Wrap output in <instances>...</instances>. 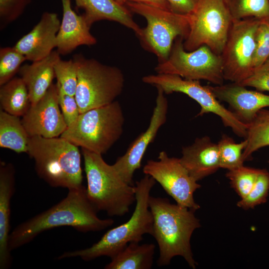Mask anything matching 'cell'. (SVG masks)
I'll return each instance as SVG.
<instances>
[{"label": "cell", "mask_w": 269, "mask_h": 269, "mask_svg": "<svg viewBox=\"0 0 269 269\" xmlns=\"http://www.w3.org/2000/svg\"><path fill=\"white\" fill-rule=\"evenodd\" d=\"M124 123L122 108L115 101L80 114L60 137L78 147L103 154L122 136Z\"/></svg>", "instance_id": "cell-6"}, {"label": "cell", "mask_w": 269, "mask_h": 269, "mask_svg": "<svg viewBox=\"0 0 269 269\" xmlns=\"http://www.w3.org/2000/svg\"><path fill=\"white\" fill-rule=\"evenodd\" d=\"M57 83L65 93L75 96L78 81L77 66L73 59L63 60L61 58L54 67Z\"/></svg>", "instance_id": "cell-31"}, {"label": "cell", "mask_w": 269, "mask_h": 269, "mask_svg": "<svg viewBox=\"0 0 269 269\" xmlns=\"http://www.w3.org/2000/svg\"><path fill=\"white\" fill-rule=\"evenodd\" d=\"M261 171L260 169L243 165L228 170L226 176L230 180L231 186L242 199L253 188Z\"/></svg>", "instance_id": "cell-29"}, {"label": "cell", "mask_w": 269, "mask_h": 269, "mask_svg": "<svg viewBox=\"0 0 269 269\" xmlns=\"http://www.w3.org/2000/svg\"><path fill=\"white\" fill-rule=\"evenodd\" d=\"M27 153L38 176L53 187L68 190L83 186L81 154L77 146L60 136H30Z\"/></svg>", "instance_id": "cell-4"}, {"label": "cell", "mask_w": 269, "mask_h": 269, "mask_svg": "<svg viewBox=\"0 0 269 269\" xmlns=\"http://www.w3.org/2000/svg\"><path fill=\"white\" fill-rule=\"evenodd\" d=\"M261 20H233L221 54L225 80L240 84L254 70L256 33Z\"/></svg>", "instance_id": "cell-12"}, {"label": "cell", "mask_w": 269, "mask_h": 269, "mask_svg": "<svg viewBox=\"0 0 269 269\" xmlns=\"http://www.w3.org/2000/svg\"><path fill=\"white\" fill-rule=\"evenodd\" d=\"M125 5L131 11L142 16L147 24L137 36L141 46L156 55L158 63L166 60L175 39L187 36L190 29V15L149 4L128 2Z\"/></svg>", "instance_id": "cell-8"}, {"label": "cell", "mask_w": 269, "mask_h": 269, "mask_svg": "<svg viewBox=\"0 0 269 269\" xmlns=\"http://www.w3.org/2000/svg\"><path fill=\"white\" fill-rule=\"evenodd\" d=\"M143 82L160 88L165 94L174 92L186 94L198 103L201 110L197 116L212 113L218 116L225 127L231 128L237 135L246 137L248 125L241 121L231 111L226 108L216 98L208 86H202L199 80L184 79L168 74H151L142 77Z\"/></svg>", "instance_id": "cell-11"}, {"label": "cell", "mask_w": 269, "mask_h": 269, "mask_svg": "<svg viewBox=\"0 0 269 269\" xmlns=\"http://www.w3.org/2000/svg\"><path fill=\"white\" fill-rule=\"evenodd\" d=\"M183 41L182 37L175 39L167 59L158 63L155 67L156 73L176 75L187 80H204L216 85H223L225 79L221 55L206 45L186 51Z\"/></svg>", "instance_id": "cell-10"}, {"label": "cell", "mask_w": 269, "mask_h": 269, "mask_svg": "<svg viewBox=\"0 0 269 269\" xmlns=\"http://www.w3.org/2000/svg\"><path fill=\"white\" fill-rule=\"evenodd\" d=\"M88 197L98 211L109 216L121 217L129 213L136 201L134 186L126 182L113 165L108 164L102 154L82 148Z\"/></svg>", "instance_id": "cell-5"}, {"label": "cell", "mask_w": 269, "mask_h": 269, "mask_svg": "<svg viewBox=\"0 0 269 269\" xmlns=\"http://www.w3.org/2000/svg\"><path fill=\"white\" fill-rule=\"evenodd\" d=\"M217 145L221 168L230 170L243 165L245 161L243 154L247 145L246 139L240 143H236L232 138L224 134Z\"/></svg>", "instance_id": "cell-28"}, {"label": "cell", "mask_w": 269, "mask_h": 269, "mask_svg": "<svg viewBox=\"0 0 269 269\" xmlns=\"http://www.w3.org/2000/svg\"><path fill=\"white\" fill-rule=\"evenodd\" d=\"M240 84L254 87L260 92H269V58Z\"/></svg>", "instance_id": "cell-36"}, {"label": "cell", "mask_w": 269, "mask_h": 269, "mask_svg": "<svg viewBox=\"0 0 269 269\" xmlns=\"http://www.w3.org/2000/svg\"><path fill=\"white\" fill-rule=\"evenodd\" d=\"M15 171L13 165L0 163V269L11 266L12 257L9 248L11 200L15 191Z\"/></svg>", "instance_id": "cell-19"}, {"label": "cell", "mask_w": 269, "mask_h": 269, "mask_svg": "<svg viewBox=\"0 0 269 269\" xmlns=\"http://www.w3.org/2000/svg\"><path fill=\"white\" fill-rule=\"evenodd\" d=\"M60 23L57 13L44 12L39 22L13 47L24 56L26 60L33 62L43 59L56 48Z\"/></svg>", "instance_id": "cell-16"}, {"label": "cell", "mask_w": 269, "mask_h": 269, "mask_svg": "<svg viewBox=\"0 0 269 269\" xmlns=\"http://www.w3.org/2000/svg\"><path fill=\"white\" fill-rule=\"evenodd\" d=\"M172 11L185 15L192 14L201 0H166Z\"/></svg>", "instance_id": "cell-37"}, {"label": "cell", "mask_w": 269, "mask_h": 269, "mask_svg": "<svg viewBox=\"0 0 269 269\" xmlns=\"http://www.w3.org/2000/svg\"><path fill=\"white\" fill-rule=\"evenodd\" d=\"M255 41L254 70L269 58V19L261 20L257 29Z\"/></svg>", "instance_id": "cell-33"}, {"label": "cell", "mask_w": 269, "mask_h": 269, "mask_svg": "<svg viewBox=\"0 0 269 269\" xmlns=\"http://www.w3.org/2000/svg\"><path fill=\"white\" fill-rule=\"evenodd\" d=\"M182 164L197 181L215 172L220 168L217 144L210 137L197 138L190 145L182 147Z\"/></svg>", "instance_id": "cell-20"}, {"label": "cell", "mask_w": 269, "mask_h": 269, "mask_svg": "<svg viewBox=\"0 0 269 269\" xmlns=\"http://www.w3.org/2000/svg\"><path fill=\"white\" fill-rule=\"evenodd\" d=\"M157 95L149 124L130 144L125 153L118 157L113 164L115 169L127 183L134 186V172L141 167V161L148 145L153 141L159 129L167 120L168 102L163 91L156 87Z\"/></svg>", "instance_id": "cell-14"}, {"label": "cell", "mask_w": 269, "mask_h": 269, "mask_svg": "<svg viewBox=\"0 0 269 269\" xmlns=\"http://www.w3.org/2000/svg\"><path fill=\"white\" fill-rule=\"evenodd\" d=\"M63 15L56 36V50L66 55L82 45L91 46L97 43L90 32L91 27L83 14L78 15L72 9L71 0H60Z\"/></svg>", "instance_id": "cell-18"}, {"label": "cell", "mask_w": 269, "mask_h": 269, "mask_svg": "<svg viewBox=\"0 0 269 269\" xmlns=\"http://www.w3.org/2000/svg\"><path fill=\"white\" fill-rule=\"evenodd\" d=\"M76 6L84 10L83 14L91 27L95 22L108 20L115 21L134 31L137 36L142 28L133 19L130 9L114 0H75Z\"/></svg>", "instance_id": "cell-22"}, {"label": "cell", "mask_w": 269, "mask_h": 269, "mask_svg": "<svg viewBox=\"0 0 269 269\" xmlns=\"http://www.w3.org/2000/svg\"><path fill=\"white\" fill-rule=\"evenodd\" d=\"M89 200L86 188L68 190L59 202L16 226L10 233L9 248L12 251L32 241L40 234L62 227H70L81 232H100L111 226L112 219H101Z\"/></svg>", "instance_id": "cell-1"}, {"label": "cell", "mask_w": 269, "mask_h": 269, "mask_svg": "<svg viewBox=\"0 0 269 269\" xmlns=\"http://www.w3.org/2000/svg\"><path fill=\"white\" fill-rule=\"evenodd\" d=\"M77 66L75 97L80 114L112 103L122 93L125 78L118 67L103 64L82 54L73 56Z\"/></svg>", "instance_id": "cell-7"}, {"label": "cell", "mask_w": 269, "mask_h": 269, "mask_svg": "<svg viewBox=\"0 0 269 269\" xmlns=\"http://www.w3.org/2000/svg\"><path fill=\"white\" fill-rule=\"evenodd\" d=\"M58 89L59 106L67 126L73 124L78 118L80 113L75 96L64 92L56 83Z\"/></svg>", "instance_id": "cell-35"}, {"label": "cell", "mask_w": 269, "mask_h": 269, "mask_svg": "<svg viewBox=\"0 0 269 269\" xmlns=\"http://www.w3.org/2000/svg\"><path fill=\"white\" fill-rule=\"evenodd\" d=\"M26 59L13 47L0 49V86L7 83L18 73Z\"/></svg>", "instance_id": "cell-30"}, {"label": "cell", "mask_w": 269, "mask_h": 269, "mask_svg": "<svg viewBox=\"0 0 269 269\" xmlns=\"http://www.w3.org/2000/svg\"><path fill=\"white\" fill-rule=\"evenodd\" d=\"M269 192V173L266 169H261L253 188L237 205L244 209L253 208L267 201Z\"/></svg>", "instance_id": "cell-32"}, {"label": "cell", "mask_w": 269, "mask_h": 269, "mask_svg": "<svg viewBox=\"0 0 269 269\" xmlns=\"http://www.w3.org/2000/svg\"><path fill=\"white\" fill-rule=\"evenodd\" d=\"M155 183L152 177L145 174L135 183V206L126 222L109 230L92 246L65 252L57 259L78 257L85 261H90L103 256L112 258L130 243H139L143 239L145 234L152 235L153 219L148 200Z\"/></svg>", "instance_id": "cell-3"}, {"label": "cell", "mask_w": 269, "mask_h": 269, "mask_svg": "<svg viewBox=\"0 0 269 269\" xmlns=\"http://www.w3.org/2000/svg\"><path fill=\"white\" fill-rule=\"evenodd\" d=\"M143 172L152 177L178 205L194 211L200 208L194 199V192L200 185L188 173L180 158L169 157L164 151L158 160H148Z\"/></svg>", "instance_id": "cell-13"}, {"label": "cell", "mask_w": 269, "mask_h": 269, "mask_svg": "<svg viewBox=\"0 0 269 269\" xmlns=\"http://www.w3.org/2000/svg\"><path fill=\"white\" fill-rule=\"evenodd\" d=\"M246 139L247 145L243 154L244 161L250 160L252 154L259 149L269 145V110H260L248 124Z\"/></svg>", "instance_id": "cell-26"}, {"label": "cell", "mask_w": 269, "mask_h": 269, "mask_svg": "<svg viewBox=\"0 0 269 269\" xmlns=\"http://www.w3.org/2000/svg\"><path fill=\"white\" fill-rule=\"evenodd\" d=\"M208 87L218 100L227 102L238 118L247 125L260 110L269 107V95L248 90L240 84Z\"/></svg>", "instance_id": "cell-17"}, {"label": "cell", "mask_w": 269, "mask_h": 269, "mask_svg": "<svg viewBox=\"0 0 269 269\" xmlns=\"http://www.w3.org/2000/svg\"><path fill=\"white\" fill-rule=\"evenodd\" d=\"M153 222L152 236L159 251L157 264L168 265L175 256L182 257L189 266L195 269L190 239L193 232L200 226L194 211L165 198L150 196L148 200Z\"/></svg>", "instance_id": "cell-2"}, {"label": "cell", "mask_w": 269, "mask_h": 269, "mask_svg": "<svg viewBox=\"0 0 269 269\" xmlns=\"http://www.w3.org/2000/svg\"><path fill=\"white\" fill-rule=\"evenodd\" d=\"M60 58L59 53L53 50L43 59L21 66L18 73L27 88L31 105L40 100L53 84L54 65Z\"/></svg>", "instance_id": "cell-21"}, {"label": "cell", "mask_w": 269, "mask_h": 269, "mask_svg": "<svg viewBox=\"0 0 269 269\" xmlns=\"http://www.w3.org/2000/svg\"><path fill=\"white\" fill-rule=\"evenodd\" d=\"M21 121L29 136H61L68 126L59 106L56 83H53L36 103L31 105Z\"/></svg>", "instance_id": "cell-15"}, {"label": "cell", "mask_w": 269, "mask_h": 269, "mask_svg": "<svg viewBox=\"0 0 269 269\" xmlns=\"http://www.w3.org/2000/svg\"><path fill=\"white\" fill-rule=\"evenodd\" d=\"M31 0H0V27L3 29L17 19Z\"/></svg>", "instance_id": "cell-34"}, {"label": "cell", "mask_w": 269, "mask_h": 269, "mask_svg": "<svg viewBox=\"0 0 269 269\" xmlns=\"http://www.w3.org/2000/svg\"><path fill=\"white\" fill-rule=\"evenodd\" d=\"M155 246L152 243L139 245L131 242L111 258L105 269H150L151 268Z\"/></svg>", "instance_id": "cell-23"}, {"label": "cell", "mask_w": 269, "mask_h": 269, "mask_svg": "<svg viewBox=\"0 0 269 269\" xmlns=\"http://www.w3.org/2000/svg\"><path fill=\"white\" fill-rule=\"evenodd\" d=\"M0 109L18 117L23 116L31 106L27 88L20 77H14L0 86Z\"/></svg>", "instance_id": "cell-25"}, {"label": "cell", "mask_w": 269, "mask_h": 269, "mask_svg": "<svg viewBox=\"0 0 269 269\" xmlns=\"http://www.w3.org/2000/svg\"><path fill=\"white\" fill-rule=\"evenodd\" d=\"M232 21L223 0H201L190 14V29L183 41L184 49L191 51L206 45L221 55Z\"/></svg>", "instance_id": "cell-9"}, {"label": "cell", "mask_w": 269, "mask_h": 269, "mask_svg": "<svg viewBox=\"0 0 269 269\" xmlns=\"http://www.w3.org/2000/svg\"><path fill=\"white\" fill-rule=\"evenodd\" d=\"M233 20L269 19V0H223Z\"/></svg>", "instance_id": "cell-27"}, {"label": "cell", "mask_w": 269, "mask_h": 269, "mask_svg": "<svg viewBox=\"0 0 269 269\" xmlns=\"http://www.w3.org/2000/svg\"><path fill=\"white\" fill-rule=\"evenodd\" d=\"M119 4L125 5L128 2L143 3L163 9L170 10V7L166 0H114Z\"/></svg>", "instance_id": "cell-38"}, {"label": "cell", "mask_w": 269, "mask_h": 269, "mask_svg": "<svg viewBox=\"0 0 269 269\" xmlns=\"http://www.w3.org/2000/svg\"><path fill=\"white\" fill-rule=\"evenodd\" d=\"M20 117L0 110V147L27 153L29 139Z\"/></svg>", "instance_id": "cell-24"}]
</instances>
